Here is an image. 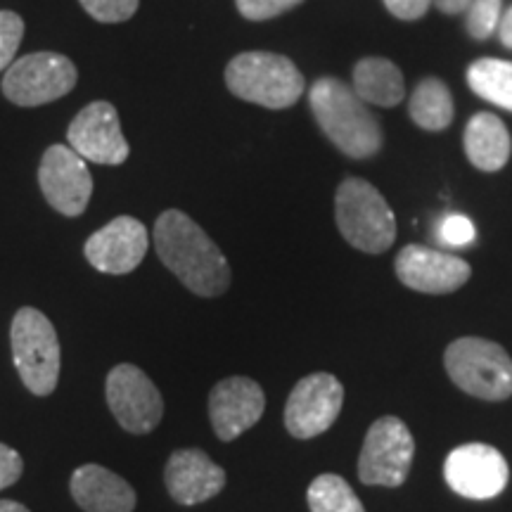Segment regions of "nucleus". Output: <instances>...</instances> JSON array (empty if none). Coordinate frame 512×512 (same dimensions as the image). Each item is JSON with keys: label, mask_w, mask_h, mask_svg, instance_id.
I'll return each instance as SVG.
<instances>
[{"label": "nucleus", "mask_w": 512, "mask_h": 512, "mask_svg": "<svg viewBox=\"0 0 512 512\" xmlns=\"http://www.w3.org/2000/svg\"><path fill=\"white\" fill-rule=\"evenodd\" d=\"M107 406L131 434H150L162 422L164 401L155 382L133 363H119L107 375Z\"/></svg>", "instance_id": "9"}, {"label": "nucleus", "mask_w": 512, "mask_h": 512, "mask_svg": "<svg viewBox=\"0 0 512 512\" xmlns=\"http://www.w3.org/2000/svg\"><path fill=\"white\" fill-rule=\"evenodd\" d=\"M439 240L446 247H467L477 238V228L467 216L463 214H446L439 221Z\"/></svg>", "instance_id": "27"}, {"label": "nucleus", "mask_w": 512, "mask_h": 512, "mask_svg": "<svg viewBox=\"0 0 512 512\" xmlns=\"http://www.w3.org/2000/svg\"><path fill=\"white\" fill-rule=\"evenodd\" d=\"M164 484L176 503L197 505L221 494L226 470L200 448H178L166 463Z\"/></svg>", "instance_id": "17"}, {"label": "nucleus", "mask_w": 512, "mask_h": 512, "mask_svg": "<svg viewBox=\"0 0 512 512\" xmlns=\"http://www.w3.org/2000/svg\"><path fill=\"white\" fill-rule=\"evenodd\" d=\"M155 249L162 264L190 292L219 297L230 287V266L216 242L178 209H166L155 223Z\"/></svg>", "instance_id": "1"}, {"label": "nucleus", "mask_w": 512, "mask_h": 512, "mask_svg": "<svg viewBox=\"0 0 512 512\" xmlns=\"http://www.w3.org/2000/svg\"><path fill=\"white\" fill-rule=\"evenodd\" d=\"M465 155L475 164V169L494 174L508 164L512 140L508 128L496 114L479 112L465 126Z\"/></svg>", "instance_id": "19"}, {"label": "nucleus", "mask_w": 512, "mask_h": 512, "mask_svg": "<svg viewBox=\"0 0 512 512\" xmlns=\"http://www.w3.org/2000/svg\"><path fill=\"white\" fill-rule=\"evenodd\" d=\"M387 10L392 12L396 19H406V22H413V19H420L427 15L432 0H384Z\"/></svg>", "instance_id": "30"}, {"label": "nucleus", "mask_w": 512, "mask_h": 512, "mask_svg": "<svg viewBox=\"0 0 512 512\" xmlns=\"http://www.w3.org/2000/svg\"><path fill=\"white\" fill-rule=\"evenodd\" d=\"M238 3L240 15L252 22H264V19H273L283 12H290L302 5L304 0H235Z\"/></svg>", "instance_id": "28"}, {"label": "nucleus", "mask_w": 512, "mask_h": 512, "mask_svg": "<svg viewBox=\"0 0 512 512\" xmlns=\"http://www.w3.org/2000/svg\"><path fill=\"white\" fill-rule=\"evenodd\" d=\"M147 228L133 216H119L86 240V259L100 273L126 275L143 264L147 254Z\"/></svg>", "instance_id": "16"}, {"label": "nucleus", "mask_w": 512, "mask_h": 512, "mask_svg": "<svg viewBox=\"0 0 512 512\" xmlns=\"http://www.w3.org/2000/svg\"><path fill=\"white\" fill-rule=\"evenodd\" d=\"M344 406V387L335 375L313 373L294 384L285 406V427L292 437L313 439L328 432Z\"/></svg>", "instance_id": "10"}, {"label": "nucleus", "mask_w": 512, "mask_h": 512, "mask_svg": "<svg viewBox=\"0 0 512 512\" xmlns=\"http://www.w3.org/2000/svg\"><path fill=\"white\" fill-rule=\"evenodd\" d=\"M79 72L69 57L57 53H31L12 62L3 76V93L12 105L38 107L67 95Z\"/></svg>", "instance_id": "8"}, {"label": "nucleus", "mask_w": 512, "mask_h": 512, "mask_svg": "<svg viewBox=\"0 0 512 512\" xmlns=\"http://www.w3.org/2000/svg\"><path fill=\"white\" fill-rule=\"evenodd\" d=\"M226 86L235 98L266 110H285L302 98L304 76L290 57L275 53H240L228 62Z\"/></svg>", "instance_id": "3"}, {"label": "nucleus", "mask_w": 512, "mask_h": 512, "mask_svg": "<svg viewBox=\"0 0 512 512\" xmlns=\"http://www.w3.org/2000/svg\"><path fill=\"white\" fill-rule=\"evenodd\" d=\"M498 38H501V43L505 48L512 50V5L503 12L501 24H498Z\"/></svg>", "instance_id": "32"}, {"label": "nucleus", "mask_w": 512, "mask_h": 512, "mask_svg": "<svg viewBox=\"0 0 512 512\" xmlns=\"http://www.w3.org/2000/svg\"><path fill=\"white\" fill-rule=\"evenodd\" d=\"M83 10L102 24H119L138 12L140 0H81Z\"/></svg>", "instance_id": "26"}, {"label": "nucleus", "mask_w": 512, "mask_h": 512, "mask_svg": "<svg viewBox=\"0 0 512 512\" xmlns=\"http://www.w3.org/2000/svg\"><path fill=\"white\" fill-rule=\"evenodd\" d=\"M38 185L50 207L72 219L86 211L93 195V176L86 159L67 145L48 147L38 169Z\"/></svg>", "instance_id": "12"}, {"label": "nucleus", "mask_w": 512, "mask_h": 512, "mask_svg": "<svg viewBox=\"0 0 512 512\" xmlns=\"http://www.w3.org/2000/svg\"><path fill=\"white\" fill-rule=\"evenodd\" d=\"M408 112H411L415 124L425 131H444L451 126L456 107H453L451 91H448L446 83L430 76V79L418 83V88L411 95Z\"/></svg>", "instance_id": "21"}, {"label": "nucleus", "mask_w": 512, "mask_h": 512, "mask_svg": "<svg viewBox=\"0 0 512 512\" xmlns=\"http://www.w3.org/2000/svg\"><path fill=\"white\" fill-rule=\"evenodd\" d=\"M444 366L456 387L475 399L505 401L512 396V358L491 339H456L448 344Z\"/></svg>", "instance_id": "5"}, {"label": "nucleus", "mask_w": 512, "mask_h": 512, "mask_svg": "<svg viewBox=\"0 0 512 512\" xmlns=\"http://www.w3.org/2000/svg\"><path fill=\"white\" fill-rule=\"evenodd\" d=\"M415 441L408 425L394 415H384L370 425L358 456V477L368 486L396 489L411 475Z\"/></svg>", "instance_id": "7"}, {"label": "nucleus", "mask_w": 512, "mask_h": 512, "mask_svg": "<svg viewBox=\"0 0 512 512\" xmlns=\"http://www.w3.org/2000/svg\"><path fill=\"white\" fill-rule=\"evenodd\" d=\"M309 105L320 131L339 152L351 159H368L380 152L382 126L368 105L344 81L318 79L311 86Z\"/></svg>", "instance_id": "2"}, {"label": "nucleus", "mask_w": 512, "mask_h": 512, "mask_svg": "<svg viewBox=\"0 0 512 512\" xmlns=\"http://www.w3.org/2000/svg\"><path fill=\"white\" fill-rule=\"evenodd\" d=\"M444 477L458 496L489 501L508 486L510 467L498 448L489 444H463L448 453Z\"/></svg>", "instance_id": "11"}, {"label": "nucleus", "mask_w": 512, "mask_h": 512, "mask_svg": "<svg viewBox=\"0 0 512 512\" xmlns=\"http://www.w3.org/2000/svg\"><path fill=\"white\" fill-rule=\"evenodd\" d=\"M306 501H309L311 512H366L354 489L332 472L313 479L306 491Z\"/></svg>", "instance_id": "23"}, {"label": "nucleus", "mask_w": 512, "mask_h": 512, "mask_svg": "<svg viewBox=\"0 0 512 512\" xmlns=\"http://www.w3.org/2000/svg\"><path fill=\"white\" fill-rule=\"evenodd\" d=\"M366 105L394 107L406 95V81L401 69L387 57H363L354 67V86Z\"/></svg>", "instance_id": "20"}, {"label": "nucleus", "mask_w": 512, "mask_h": 512, "mask_svg": "<svg viewBox=\"0 0 512 512\" xmlns=\"http://www.w3.org/2000/svg\"><path fill=\"white\" fill-rule=\"evenodd\" d=\"M10 344L24 387L36 396L53 394L60 380V339L46 313L34 306L19 309L12 318Z\"/></svg>", "instance_id": "6"}, {"label": "nucleus", "mask_w": 512, "mask_h": 512, "mask_svg": "<svg viewBox=\"0 0 512 512\" xmlns=\"http://www.w3.org/2000/svg\"><path fill=\"white\" fill-rule=\"evenodd\" d=\"M434 5H437L439 12H444V15H465L467 8H470L472 0H432Z\"/></svg>", "instance_id": "31"}, {"label": "nucleus", "mask_w": 512, "mask_h": 512, "mask_svg": "<svg viewBox=\"0 0 512 512\" xmlns=\"http://www.w3.org/2000/svg\"><path fill=\"white\" fill-rule=\"evenodd\" d=\"M69 147L86 162L117 166L128 159V147L121 133L119 114L110 102H91L76 114L67 131Z\"/></svg>", "instance_id": "13"}, {"label": "nucleus", "mask_w": 512, "mask_h": 512, "mask_svg": "<svg viewBox=\"0 0 512 512\" xmlns=\"http://www.w3.org/2000/svg\"><path fill=\"white\" fill-rule=\"evenodd\" d=\"M467 83L482 100L512 112V62L482 57L467 69Z\"/></svg>", "instance_id": "22"}, {"label": "nucleus", "mask_w": 512, "mask_h": 512, "mask_svg": "<svg viewBox=\"0 0 512 512\" xmlns=\"http://www.w3.org/2000/svg\"><path fill=\"white\" fill-rule=\"evenodd\" d=\"M24 36V22L17 12L0 10V72L15 60L19 43Z\"/></svg>", "instance_id": "25"}, {"label": "nucleus", "mask_w": 512, "mask_h": 512, "mask_svg": "<svg viewBox=\"0 0 512 512\" xmlns=\"http://www.w3.org/2000/svg\"><path fill=\"white\" fill-rule=\"evenodd\" d=\"M335 219L342 238L366 254H382L396 240V219L382 192L363 178H347L337 188Z\"/></svg>", "instance_id": "4"}, {"label": "nucleus", "mask_w": 512, "mask_h": 512, "mask_svg": "<svg viewBox=\"0 0 512 512\" xmlns=\"http://www.w3.org/2000/svg\"><path fill=\"white\" fill-rule=\"evenodd\" d=\"M0 512H29V508L17 501H0Z\"/></svg>", "instance_id": "33"}, {"label": "nucleus", "mask_w": 512, "mask_h": 512, "mask_svg": "<svg viewBox=\"0 0 512 512\" xmlns=\"http://www.w3.org/2000/svg\"><path fill=\"white\" fill-rule=\"evenodd\" d=\"M69 486L74 501L86 512H133L136 508L133 486L102 465H81Z\"/></svg>", "instance_id": "18"}, {"label": "nucleus", "mask_w": 512, "mask_h": 512, "mask_svg": "<svg viewBox=\"0 0 512 512\" xmlns=\"http://www.w3.org/2000/svg\"><path fill=\"white\" fill-rule=\"evenodd\" d=\"M266 411V394L252 377H226L211 389L209 418L216 437L235 441L254 427Z\"/></svg>", "instance_id": "15"}, {"label": "nucleus", "mask_w": 512, "mask_h": 512, "mask_svg": "<svg viewBox=\"0 0 512 512\" xmlns=\"http://www.w3.org/2000/svg\"><path fill=\"white\" fill-rule=\"evenodd\" d=\"M22 470H24L22 456H19L15 448L0 444V491L15 484L17 479L22 477Z\"/></svg>", "instance_id": "29"}, {"label": "nucleus", "mask_w": 512, "mask_h": 512, "mask_svg": "<svg viewBox=\"0 0 512 512\" xmlns=\"http://www.w3.org/2000/svg\"><path fill=\"white\" fill-rule=\"evenodd\" d=\"M503 17V0H472L465 12L467 34L477 41L494 36Z\"/></svg>", "instance_id": "24"}, {"label": "nucleus", "mask_w": 512, "mask_h": 512, "mask_svg": "<svg viewBox=\"0 0 512 512\" xmlns=\"http://www.w3.org/2000/svg\"><path fill=\"white\" fill-rule=\"evenodd\" d=\"M396 275L408 290L448 294L460 290L470 280L472 268L456 254L422 245H406L396 256Z\"/></svg>", "instance_id": "14"}]
</instances>
